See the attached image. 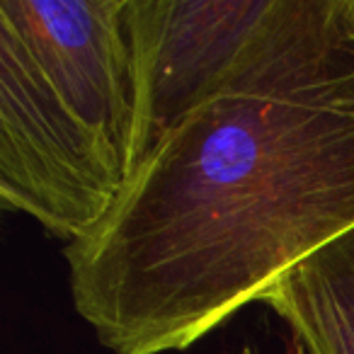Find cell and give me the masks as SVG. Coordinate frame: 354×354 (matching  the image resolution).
<instances>
[{
  "label": "cell",
  "mask_w": 354,
  "mask_h": 354,
  "mask_svg": "<svg viewBox=\"0 0 354 354\" xmlns=\"http://www.w3.org/2000/svg\"><path fill=\"white\" fill-rule=\"evenodd\" d=\"M354 228V0H272L216 88L64 248L114 354L192 347Z\"/></svg>",
  "instance_id": "1"
},
{
  "label": "cell",
  "mask_w": 354,
  "mask_h": 354,
  "mask_svg": "<svg viewBox=\"0 0 354 354\" xmlns=\"http://www.w3.org/2000/svg\"><path fill=\"white\" fill-rule=\"evenodd\" d=\"M138 167L129 0H0V199L66 245Z\"/></svg>",
  "instance_id": "2"
},
{
  "label": "cell",
  "mask_w": 354,
  "mask_h": 354,
  "mask_svg": "<svg viewBox=\"0 0 354 354\" xmlns=\"http://www.w3.org/2000/svg\"><path fill=\"white\" fill-rule=\"evenodd\" d=\"M272 0H129L138 88V162L233 66Z\"/></svg>",
  "instance_id": "3"
},
{
  "label": "cell",
  "mask_w": 354,
  "mask_h": 354,
  "mask_svg": "<svg viewBox=\"0 0 354 354\" xmlns=\"http://www.w3.org/2000/svg\"><path fill=\"white\" fill-rule=\"evenodd\" d=\"M260 304L308 354H354V228L296 265Z\"/></svg>",
  "instance_id": "4"
},
{
  "label": "cell",
  "mask_w": 354,
  "mask_h": 354,
  "mask_svg": "<svg viewBox=\"0 0 354 354\" xmlns=\"http://www.w3.org/2000/svg\"><path fill=\"white\" fill-rule=\"evenodd\" d=\"M248 354H250V352H248ZM291 354H308V352H306V349H304V347H301V344H299V347H296V349H294V352H291Z\"/></svg>",
  "instance_id": "5"
}]
</instances>
